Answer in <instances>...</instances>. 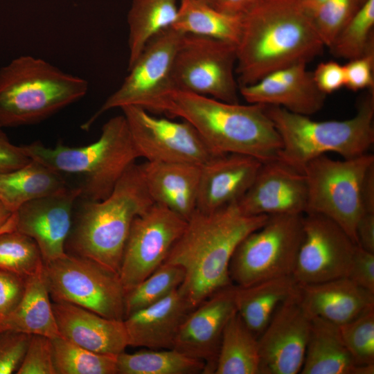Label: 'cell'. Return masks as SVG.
I'll return each mask as SVG.
<instances>
[{
  "mask_svg": "<svg viewBox=\"0 0 374 374\" xmlns=\"http://www.w3.org/2000/svg\"><path fill=\"white\" fill-rule=\"evenodd\" d=\"M142 107L188 122L217 155L242 154L261 163L278 159L281 139L265 105L226 103L166 85Z\"/></svg>",
  "mask_w": 374,
  "mask_h": 374,
  "instance_id": "obj_1",
  "label": "cell"
},
{
  "mask_svg": "<svg viewBox=\"0 0 374 374\" xmlns=\"http://www.w3.org/2000/svg\"><path fill=\"white\" fill-rule=\"evenodd\" d=\"M325 47L299 0H256L242 15L236 45L239 87L297 63H308Z\"/></svg>",
  "mask_w": 374,
  "mask_h": 374,
  "instance_id": "obj_2",
  "label": "cell"
},
{
  "mask_svg": "<svg viewBox=\"0 0 374 374\" xmlns=\"http://www.w3.org/2000/svg\"><path fill=\"white\" fill-rule=\"evenodd\" d=\"M267 217L245 215L236 203L208 213L195 210L163 263L184 269L179 290L193 308L233 285L229 265L236 247Z\"/></svg>",
  "mask_w": 374,
  "mask_h": 374,
  "instance_id": "obj_3",
  "label": "cell"
},
{
  "mask_svg": "<svg viewBox=\"0 0 374 374\" xmlns=\"http://www.w3.org/2000/svg\"><path fill=\"white\" fill-rule=\"evenodd\" d=\"M152 204L141 166L134 163L106 198L77 199L65 252L93 260L118 274L132 222Z\"/></svg>",
  "mask_w": 374,
  "mask_h": 374,
  "instance_id": "obj_4",
  "label": "cell"
},
{
  "mask_svg": "<svg viewBox=\"0 0 374 374\" xmlns=\"http://www.w3.org/2000/svg\"><path fill=\"white\" fill-rule=\"evenodd\" d=\"M21 148L30 159L55 171L78 190V199L89 201L106 198L140 157L123 114L108 120L99 139L85 146L59 143L51 148L35 141Z\"/></svg>",
  "mask_w": 374,
  "mask_h": 374,
  "instance_id": "obj_5",
  "label": "cell"
},
{
  "mask_svg": "<svg viewBox=\"0 0 374 374\" xmlns=\"http://www.w3.org/2000/svg\"><path fill=\"white\" fill-rule=\"evenodd\" d=\"M87 81L39 57L21 55L0 69V127L39 123L87 93Z\"/></svg>",
  "mask_w": 374,
  "mask_h": 374,
  "instance_id": "obj_6",
  "label": "cell"
},
{
  "mask_svg": "<svg viewBox=\"0 0 374 374\" xmlns=\"http://www.w3.org/2000/svg\"><path fill=\"white\" fill-rule=\"evenodd\" d=\"M282 143L278 159L303 172L305 164L327 152L343 159L367 153L374 143V89L368 90L353 117L317 121L282 107L266 105Z\"/></svg>",
  "mask_w": 374,
  "mask_h": 374,
  "instance_id": "obj_7",
  "label": "cell"
},
{
  "mask_svg": "<svg viewBox=\"0 0 374 374\" xmlns=\"http://www.w3.org/2000/svg\"><path fill=\"white\" fill-rule=\"evenodd\" d=\"M304 214L268 215L236 247L229 265L232 283L249 286L292 275L303 238Z\"/></svg>",
  "mask_w": 374,
  "mask_h": 374,
  "instance_id": "obj_8",
  "label": "cell"
},
{
  "mask_svg": "<svg viewBox=\"0 0 374 374\" xmlns=\"http://www.w3.org/2000/svg\"><path fill=\"white\" fill-rule=\"evenodd\" d=\"M371 154L342 160L323 154L308 162L303 172L308 186L305 213L325 215L339 225L357 244L356 225L363 214L362 186Z\"/></svg>",
  "mask_w": 374,
  "mask_h": 374,
  "instance_id": "obj_9",
  "label": "cell"
},
{
  "mask_svg": "<svg viewBox=\"0 0 374 374\" xmlns=\"http://www.w3.org/2000/svg\"><path fill=\"white\" fill-rule=\"evenodd\" d=\"M43 271L53 302L124 320L126 292L118 273L93 260L68 253L44 262Z\"/></svg>",
  "mask_w": 374,
  "mask_h": 374,
  "instance_id": "obj_10",
  "label": "cell"
},
{
  "mask_svg": "<svg viewBox=\"0 0 374 374\" xmlns=\"http://www.w3.org/2000/svg\"><path fill=\"white\" fill-rule=\"evenodd\" d=\"M236 46L225 41L184 34L167 86L226 103H238Z\"/></svg>",
  "mask_w": 374,
  "mask_h": 374,
  "instance_id": "obj_11",
  "label": "cell"
},
{
  "mask_svg": "<svg viewBox=\"0 0 374 374\" xmlns=\"http://www.w3.org/2000/svg\"><path fill=\"white\" fill-rule=\"evenodd\" d=\"M121 109L140 157L147 161L202 166L217 156L197 130L186 121L159 118L136 105Z\"/></svg>",
  "mask_w": 374,
  "mask_h": 374,
  "instance_id": "obj_12",
  "label": "cell"
},
{
  "mask_svg": "<svg viewBox=\"0 0 374 374\" xmlns=\"http://www.w3.org/2000/svg\"><path fill=\"white\" fill-rule=\"evenodd\" d=\"M186 222L177 213L155 203L134 218L118 272L126 292L164 262Z\"/></svg>",
  "mask_w": 374,
  "mask_h": 374,
  "instance_id": "obj_13",
  "label": "cell"
},
{
  "mask_svg": "<svg viewBox=\"0 0 374 374\" xmlns=\"http://www.w3.org/2000/svg\"><path fill=\"white\" fill-rule=\"evenodd\" d=\"M293 276L299 284L346 277L357 244L329 217L305 213Z\"/></svg>",
  "mask_w": 374,
  "mask_h": 374,
  "instance_id": "obj_14",
  "label": "cell"
},
{
  "mask_svg": "<svg viewBox=\"0 0 374 374\" xmlns=\"http://www.w3.org/2000/svg\"><path fill=\"white\" fill-rule=\"evenodd\" d=\"M184 33L172 27L163 30L146 44L120 87L112 93L81 128L88 131L103 113L126 105L141 107L168 84L175 55Z\"/></svg>",
  "mask_w": 374,
  "mask_h": 374,
  "instance_id": "obj_15",
  "label": "cell"
},
{
  "mask_svg": "<svg viewBox=\"0 0 374 374\" xmlns=\"http://www.w3.org/2000/svg\"><path fill=\"white\" fill-rule=\"evenodd\" d=\"M310 328L299 291L276 309L258 337L260 374L300 373Z\"/></svg>",
  "mask_w": 374,
  "mask_h": 374,
  "instance_id": "obj_16",
  "label": "cell"
},
{
  "mask_svg": "<svg viewBox=\"0 0 374 374\" xmlns=\"http://www.w3.org/2000/svg\"><path fill=\"white\" fill-rule=\"evenodd\" d=\"M235 285L211 295L193 308L182 322L173 348L203 362L204 374L214 373L224 329L237 311Z\"/></svg>",
  "mask_w": 374,
  "mask_h": 374,
  "instance_id": "obj_17",
  "label": "cell"
},
{
  "mask_svg": "<svg viewBox=\"0 0 374 374\" xmlns=\"http://www.w3.org/2000/svg\"><path fill=\"white\" fill-rule=\"evenodd\" d=\"M308 186L303 172L277 159L262 163L256 177L236 203L247 215L305 214Z\"/></svg>",
  "mask_w": 374,
  "mask_h": 374,
  "instance_id": "obj_18",
  "label": "cell"
},
{
  "mask_svg": "<svg viewBox=\"0 0 374 374\" xmlns=\"http://www.w3.org/2000/svg\"><path fill=\"white\" fill-rule=\"evenodd\" d=\"M79 191L69 188L39 197L20 206L15 213V230L31 238L38 246L44 262L60 257L71 231Z\"/></svg>",
  "mask_w": 374,
  "mask_h": 374,
  "instance_id": "obj_19",
  "label": "cell"
},
{
  "mask_svg": "<svg viewBox=\"0 0 374 374\" xmlns=\"http://www.w3.org/2000/svg\"><path fill=\"white\" fill-rule=\"evenodd\" d=\"M247 103L282 107L310 116L320 111L326 95L316 86L306 63H297L268 73L257 82L239 87Z\"/></svg>",
  "mask_w": 374,
  "mask_h": 374,
  "instance_id": "obj_20",
  "label": "cell"
},
{
  "mask_svg": "<svg viewBox=\"0 0 374 374\" xmlns=\"http://www.w3.org/2000/svg\"><path fill=\"white\" fill-rule=\"evenodd\" d=\"M261 163L246 154L227 153L201 166L197 210L208 213L237 203L252 184Z\"/></svg>",
  "mask_w": 374,
  "mask_h": 374,
  "instance_id": "obj_21",
  "label": "cell"
},
{
  "mask_svg": "<svg viewBox=\"0 0 374 374\" xmlns=\"http://www.w3.org/2000/svg\"><path fill=\"white\" fill-rule=\"evenodd\" d=\"M60 336L91 351L118 356L129 346L123 320L64 302H52Z\"/></svg>",
  "mask_w": 374,
  "mask_h": 374,
  "instance_id": "obj_22",
  "label": "cell"
},
{
  "mask_svg": "<svg viewBox=\"0 0 374 374\" xmlns=\"http://www.w3.org/2000/svg\"><path fill=\"white\" fill-rule=\"evenodd\" d=\"M193 308L179 288L160 301L125 318L129 346L173 348L179 329Z\"/></svg>",
  "mask_w": 374,
  "mask_h": 374,
  "instance_id": "obj_23",
  "label": "cell"
},
{
  "mask_svg": "<svg viewBox=\"0 0 374 374\" xmlns=\"http://www.w3.org/2000/svg\"><path fill=\"white\" fill-rule=\"evenodd\" d=\"M140 166L153 203L188 220L197 209L201 166L147 161Z\"/></svg>",
  "mask_w": 374,
  "mask_h": 374,
  "instance_id": "obj_24",
  "label": "cell"
},
{
  "mask_svg": "<svg viewBox=\"0 0 374 374\" xmlns=\"http://www.w3.org/2000/svg\"><path fill=\"white\" fill-rule=\"evenodd\" d=\"M301 303L310 317L342 325L374 308V293L347 277L299 284Z\"/></svg>",
  "mask_w": 374,
  "mask_h": 374,
  "instance_id": "obj_25",
  "label": "cell"
},
{
  "mask_svg": "<svg viewBox=\"0 0 374 374\" xmlns=\"http://www.w3.org/2000/svg\"><path fill=\"white\" fill-rule=\"evenodd\" d=\"M301 374H373L374 365H357L341 338L339 326L311 317Z\"/></svg>",
  "mask_w": 374,
  "mask_h": 374,
  "instance_id": "obj_26",
  "label": "cell"
},
{
  "mask_svg": "<svg viewBox=\"0 0 374 374\" xmlns=\"http://www.w3.org/2000/svg\"><path fill=\"white\" fill-rule=\"evenodd\" d=\"M299 291V283L293 275L245 287L235 285L236 310L247 326L258 337L276 309Z\"/></svg>",
  "mask_w": 374,
  "mask_h": 374,
  "instance_id": "obj_27",
  "label": "cell"
},
{
  "mask_svg": "<svg viewBox=\"0 0 374 374\" xmlns=\"http://www.w3.org/2000/svg\"><path fill=\"white\" fill-rule=\"evenodd\" d=\"M51 299L42 267L26 278L25 290L19 303L1 323L5 330L50 339L60 336Z\"/></svg>",
  "mask_w": 374,
  "mask_h": 374,
  "instance_id": "obj_28",
  "label": "cell"
},
{
  "mask_svg": "<svg viewBox=\"0 0 374 374\" xmlns=\"http://www.w3.org/2000/svg\"><path fill=\"white\" fill-rule=\"evenodd\" d=\"M69 188L60 175L33 159L19 168L0 173V202L12 213L30 201Z\"/></svg>",
  "mask_w": 374,
  "mask_h": 374,
  "instance_id": "obj_29",
  "label": "cell"
},
{
  "mask_svg": "<svg viewBox=\"0 0 374 374\" xmlns=\"http://www.w3.org/2000/svg\"><path fill=\"white\" fill-rule=\"evenodd\" d=\"M242 26V15L223 12L199 0H181L172 28L184 34L208 37L235 46Z\"/></svg>",
  "mask_w": 374,
  "mask_h": 374,
  "instance_id": "obj_30",
  "label": "cell"
},
{
  "mask_svg": "<svg viewBox=\"0 0 374 374\" xmlns=\"http://www.w3.org/2000/svg\"><path fill=\"white\" fill-rule=\"evenodd\" d=\"M214 373L260 374L258 337L237 311L224 329Z\"/></svg>",
  "mask_w": 374,
  "mask_h": 374,
  "instance_id": "obj_31",
  "label": "cell"
},
{
  "mask_svg": "<svg viewBox=\"0 0 374 374\" xmlns=\"http://www.w3.org/2000/svg\"><path fill=\"white\" fill-rule=\"evenodd\" d=\"M176 0H133L127 14L128 66L140 55L148 42L172 26L178 12Z\"/></svg>",
  "mask_w": 374,
  "mask_h": 374,
  "instance_id": "obj_32",
  "label": "cell"
},
{
  "mask_svg": "<svg viewBox=\"0 0 374 374\" xmlns=\"http://www.w3.org/2000/svg\"><path fill=\"white\" fill-rule=\"evenodd\" d=\"M118 374H197L204 373L203 362L175 348L123 352L116 359Z\"/></svg>",
  "mask_w": 374,
  "mask_h": 374,
  "instance_id": "obj_33",
  "label": "cell"
},
{
  "mask_svg": "<svg viewBox=\"0 0 374 374\" xmlns=\"http://www.w3.org/2000/svg\"><path fill=\"white\" fill-rule=\"evenodd\" d=\"M51 341L56 374H118L117 356L91 351L62 336Z\"/></svg>",
  "mask_w": 374,
  "mask_h": 374,
  "instance_id": "obj_34",
  "label": "cell"
},
{
  "mask_svg": "<svg viewBox=\"0 0 374 374\" xmlns=\"http://www.w3.org/2000/svg\"><path fill=\"white\" fill-rule=\"evenodd\" d=\"M374 0H366L329 47L332 53L348 60L374 50Z\"/></svg>",
  "mask_w": 374,
  "mask_h": 374,
  "instance_id": "obj_35",
  "label": "cell"
},
{
  "mask_svg": "<svg viewBox=\"0 0 374 374\" xmlns=\"http://www.w3.org/2000/svg\"><path fill=\"white\" fill-rule=\"evenodd\" d=\"M184 276V271L180 267L162 264L141 283L126 292L125 318L168 296L179 287Z\"/></svg>",
  "mask_w": 374,
  "mask_h": 374,
  "instance_id": "obj_36",
  "label": "cell"
},
{
  "mask_svg": "<svg viewBox=\"0 0 374 374\" xmlns=\"http://www.w3.org/2000/svg\"><path fill=\"white\" fill-rule=\"evenodd\" d=\"M43 265L39 249L31 238L16 230L0 233V269L26 278Z\"/></svg>",
  "mask_w": 374,
  "mask_h": 374,
  "instance_id": "obj_37",
  "label": "cell"
},
{
  "mask_svg": "<svg viewBox=\"0 0 374 374\" xmlns=\"http://www.w3.org/2000/svg\"><path fill=\"white\" fill-rule=\"evenodd\" d=\"M339 326L343 341L355 364L374 365V308Z\"/></svg>",
  "mask_w": 374,
  "mask_h": 374,
  "instance_id": "obj_38",
  "label": "cell"
},
{
  "mask_svg": "<svg viewBox=\"0 0 374 374\" xmlns=\"http://www.w3.org/2000/svg\"><path fill=\"white\" fill-rule=\"evenodd\" d=\"M361 5L359 0H327L311 15L313 26L325 46L332 45Z\"/></svg>",
  "mask_w": 374,
  "mask_h": 374,
  "instance_id": "obj_39",
  "label": "cell"
},
{
  "mask_svg": "<svg viewBox=\"0 0 374 374\" xmlns=\"http://www.w3.org/2000/svg\"><path fill=\"white\" fill-rule=\"evenodd\" d=\"M17 374H56L51 339L32 335Z\"/></svg>",
  "mask_w": 374,
  "mask_h": 374,
  "instance_id": "obj_40",
  "label": "cell"
},
{
  "mask_svg": "<svg viewBox=\"0 0 374 374\" xmlns=\"http://www.w3.org/2000/svg\"><path fill=\"white\" fill-rule=\"evenodd\" d=\"M32 335L4 330L0 333V374L17 373Z\"/></svg>",
  "mask_w": 374,
  "mask_h": 374,
  "instance_id": "obj_41",
  "label": "cell"
},
{
  "mask_svg": "<svg viewBox=\"0 0 374 374\" xmlns=\"http://www.w3.org/2000/svg\"><path fill=\"white\" fill-rule=\"evenodd\" d=\"M345 87L353 91L374 89V50L344 65Z\"/></svg>",
  "mask_w": 374,
  "mask_h": 374,
  "instance_id": "obj_42",
  "label": "cell"
},
{
  "mask_svg": "<svg viewBox=\"0 0 374 374\" xmlns=\"http://www.w3.org/2000/svg\"><path fill=\"white\" fill-rule=\"evenodd\" d=\"M25 285V277L0 269V323L19 303Z\"/></svg>",
  "mask_w": 374,
  "mask_h": 374,
  "instance_id": "obj_43",
  "label": "cell"
},
{
  "mask_svg": "<svg viewBox=\"0 0 374 374\" xmlns=\"http://www.w3.org/2000/svg\"><path fill=\"white\" fill-rule=\"evenodd\" d=\"M346 277L374 293V253L357 245Z\"/></svg>",
  "mask_w": 374,
  "mask_h": 374,
  "instance_id": "obj_44",
  "label": "cell"
},
{
  "mask_svg": "<svg viewBox=\"0 0 374 374\" xmlns=\"http://www.w3.org/2000/svg\"><path fill=\"white\" fill-rule=\"evenodd\" d=\"M312 75L317 87L326 95L345 87L344 66L336 61L319 63Z\"/></svg>",
  "mask_w": 374,
  "mask_h": 374,
  "instance_id": "obj_45",
  "label": "cell"
},
{
  "mask_svg": "<svg viewBox=\"0 0 374 374\" xmlns=\"http://www.w3.org/2000/svg\"><path fill=\"white\" fill-rule=\"evenodd\" d=\"M30 161L21 146L12 143L0 127V173L19 168Z\"/></svg>",
  "mask_w": 374,
  "mask_h": 374,
  "instance_id": "obj_46",
  "label": "cell"
},
{
  "mask_svg": "<svg viewBox=\"0 0 374 374\" xmlns=\"http://www.w3.org/2000/svg\"><path fill=\"white\" fill-rule=\"evenodd\" d=\"M357 245L374 253V213H364L355 229Z\"/></svg>",
  "mask_w": 374,
  "mask_h": 374,
  "instance_id": "obj_47",
  "label": "cell"
},
{
  "mask_svg": "<svg viewBox=\"0 0 374 374\" xmlns=\"http://www.w3.org/2000/svg\"><path fill=\"white\" fill-rule=\"evenodd\" d=\"M362 206L364 213H374V163L364 175L362 186Z\"/></svg>",
  "mask_w": 374,
  "mask_h": 374,
  "instance_id": "obj_48",
  "label": "cell"
},
{
  "mask_svg": "<svg viewBox=\"0 0 374 374\" xmlns=\"http://www.w3.org/2000/svg\"><path fill=\"white\" fill-rule=\"evenodd\" d=\"M256 0H213L216 9L233 15H242L255 3Z\"/></svg>",
  "mask_w": 374,
  "mask_h": 374,
  "instance_id": "obj_49",
  "label": "cell"
},
{
  "mask_svg": "<svg viewBox=\"0 0 374 374\" xmlns=\"http://www.w3.org/2000/svg\"><path fill=\"white\" fill-rule=\"evenodd\" d=\"M13 230H15V214L0 202V233Z\"/></svg>",
  "mask_w": 374,
  "mask_h": 374,
  "instance_id": "obj_50",
  "label": "cell"
},
{
  "mask_svg": "<svg viewBox=\"0 0 374 374\" xmlns=\"http://www.w3.org/2000/svg\"><path fill=\"white\" fill-rule=\"evenodd\" d=\"M327 0H299L305 11L311 15Z\"/></svg>",
  "mask_w": 374,
  "mask_h": 374,
  "instance_id": "obj_51",
  "label": "cell"
},
{
  "mask_svg": "<svg viewBox=\"0 0 374 374\" xmlns=\"http://www.w3.org/2000/svg\"><path fill=\"white\" fill-rule=\"evenodd\" d=\"M199 1H203V2L206 3H208L211 6H213V0H199Z\"/></svg>",
  "mask_w": 374,
  "mask_h": 374,
  "instance_id": "obj_52",
  "label": "cell"
},
{
  "mask_svg": "<svg viewBox=\"0 0 374 374\" xmlns=\"http://www.w3.org/2000/svg\"><path fill=\"white\" fill-rule=\"evenodd\" d=\"M4 330L5 329H4L3 326V325L1 323H0V333Z\"/></svg>",
  "mask_w": 374,
  "mask_h": 374,
  "instance_id": "obj_53",
  "label": "cell"
},
{
  "mask_svg": "<svg viewBox=\"0 0 374 374\" xmlns=\"http://www.w3.org/2000/svg\"><path fill=\"white\" fill-rule=\"evenodd\" d=\"M366 0H359L360 3L362 4Z\"/></svg>",
  "mask_w": 374,
  "mask_h": 374,
  "instance_id": "obj_54",
  "label": "cell"
}]
</instances>
